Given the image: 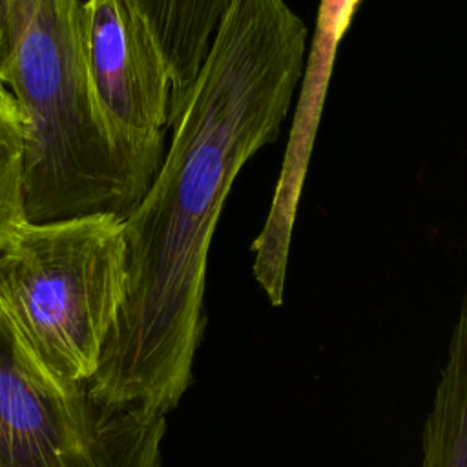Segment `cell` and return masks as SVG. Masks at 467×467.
<instances>
[{"label": "cell", "mask_w": 467, "mask_h": 467, "mask_svg": "<svg viewBox=\"0 0 467 467\" xmlns=\"http://www.w3.org/2000/svg\"><path fill=\"white\" fill-rule=\"evenodd\" d=\"M306 33L286 0H234L224 15L159 173L124 217V299L88 383L99 400L166 416L190 387L215 224L241 168L279 137Z\"/></svg>", "instance_id": "cell-1"}, {"label": "cell", "mask_w": 467, "mask_h": 467, "mask_svg": "<svg viewBox=\"0 0 467 467\" xmlns=\"http://www.w3.org/2000/svg\"><path fill=\"white\" fill-rule=\"evenodd\" d=\"M2 84L24 124L27 223L113 213L126 217L155 171L109 139L91 97L80 0H9Z\"/></svg>", "instance_id": "cell-2"}, {"label": "cell", "mask_w": 467, "mask_h": 467, "mask_svg": "<svg viewBox=\"0 0 467 467\" xmlns=\"http://www.w3.org/2000/svg\"><path fill=\"white\" fill-rule=\"evenodd\" d=\"M124 286V219L113 213L26 223L0 250V321L60 389L95 376Z\"/></svg>", "instance_id": "cell-3"}, {"label": "cell", "mask_w": 467, "mask_h": 467, "mask_svg": "<svg viewBox=\"0 0 467 467\" xmlns=\"http://www.w3.org/2000/svg\"><path fill=\"white\" fill-rule=\"evenodd\" d=\"M164 418L57 387L0 321V467H161Z\"/></svg>", "instance_id": "cell-4"}, {"label": "cell", "mask_w": 467, "mask_h": 467, "mask_svg": "<svg viewBox=\"0 0 467 467\" xmlns=\"http://www.w3.org/2000/svg\"><path fill=\"white\" fill-rule=\"evenodd\" d=\"M82 40L91 97L109 139L159 173L171 78L148 18L135 0H86Z\"/></svg>", "instance_id": "cell-5"}, {"label": "cell", "mask_w": 467, "mask_h": 467, "mask_svg": "<svg viewBox=\"0 0 467 467\" xmlns=\"http://www.w3.org/2000/svg\"><path fill=\"white\" fill-rule=\"evenodd\" d=\"M361 0H319L314 40L303 64L301 89L268 215L252 243V272L272 306H281L292 230L312 155L337 44Z\"/></svg>", "instance_id": "cell-6"}, {"label": "cell", "mask_w": 467, "mask_h": 467, "mask_svg": "<svg viewBox=\"0 0 467 467\" xmlns=\"http://www.w3.org/2000/svg\"><path fill=\"white\" fill-rule=\"evenodd\" d=\"M166 58L170 117L182 106L234 0H135ZM170 122V120H168Z\"/></svg>", "instance_id": "cell-7"}, {"label": "cell", "mask_w": 467, "mask_h": 467, "mask_svg": "<svg viewBox=\"0 0 467 467\" xmlns=\"http://www.w3.org/2000/svg\"><path fill=\"white\" fill-rule=\"evenodd\" d=\"M421 467H467V292L423 423Z\"/></svg>", "instance_id": "cell-8"}, {"label": "cell", "mask_w": 467, "mask_h": 467, "mask_svg": "<svg viewBox=\"0 0 467 467\" xmlns=\"http://www.w3.org/2000/svg\"><path fill=\"white\" fill-rule=\"evenodd\" d=\"M26 223L24 124L13 95L0 82V250Z\"/></svg>", "instance_id": "cell-9"}, {"label": "cell", "mask_w": 467, "mask_h": 467, "mask_svg": "<svg viewBox=\"0 0 467 467\" xmlns=\"http://www.w3.org/2000/svg\"><path fill=\"white\" fill-rule=\"evenodd\" d=\"M9 53V0H0V82Z\"/></svg>", "instance_id": "cell-10"}]
</instances>
